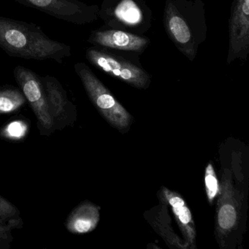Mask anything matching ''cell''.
<instances>
[{"label":"cell","instance_id":"obj_18","mask_svg":"<svg viewBox=\"0 0 249 249\" xmlns=\"http://www.w3.org/2000/svg\"><path fill=\"white\" fill-rule=\"evenodd\" d=\"M11 227L9 226H0V240H2V238L5 237L7 233L10 231Z\"/></svg>","mask_w":249,"mask_h":249},{"label":"cell","instance_id":"obj_8","mask_svg":"<svg viewBox=\"0 0 249 249\" xmlns=\"http://www.w3.org/2000/svg\"><path fill=\"white\" fill-rule=\"evenodd\" d=\"M14 75L40 124L45 129H51L53 125V118L48 104L47 95L41 77L32 70L21 65L14 68Z\"/></svg>","mask_w":249,"mask_h":249},{"label":"cell","instance_id":"obj_16","mask_svg":"<svg viewBox=\"0 0 249 249\" xmlns=\"http://www.w3.org/2000/svg\"><path fill=\"white\" fill-rule=\"evenodd\" d=\"M28 132V126L22 121H14L8 124L2 131V135L8 139H22Z\"/></svg>","mask_w":249,"mask_h":249},{"label":"cell","instance_id":"obj_3","mask_svg":"<svg viewBox=\"0 0 249 249\" xmlns=\"http://www.w3.org/2000/svg\"><path fill=\"white\" fill-rule=\"evenodd\" d=\"M140 53L94 46L86 51V59L102 72L131 87L146 89L151 75L144 69Z\"/></svg>","mask_w":249,"mask_h":249},{"label":"cell","instance_id":"obj_13","mask_svg":"<svg viewBox=\"0 0 249 249\" xmlns=\"http://www.w3.org/2000/svg\"><path fill=\"white\" fill-rule=\"evenodd\" d=\"M47 95L48 104L53 119L64 116L68 106L66 93L55 77L46 75L41 77Z\"/></svg>","mask_w":249,"mask_h":249},{"label":"cell","instance_id":"obj_12","mask_svg":"<svg viewBox=\"0 0 249 249\" xmlns=\"http://www.w3.org/2000/svg\"><path fill=\"white\" fill-rule=\"evenodd\" d=\"M100 221V208L91 202H84L71 213L67 227L74 234L91 232Z\"/></svg>","mask_w":249,"mask_h":249},{"label":"cell","instance_id":"obj_14","mask_svg":"<svg viewBox=\"0 0 249 249\" xmlns=\"http://www.w3.org/2000/svg\"><path fill=\"white\" fill-rule=\"evenodd\" d=\"M26 103L22 91L14 87L0 89V113H11Z\"/></svg>","mask_w":249,"mask_h":249},{"label":"cell","instance_id":"obj_5","mask_svg":"<svg viewBox=\"0 0 249 249\" xmlns=\"http://www.w3.org/2000/svg\"><path fill=\"white\" fill-rule=\"evenodd\" d=\"M99 18L110 28L144 36L151 29L152 11L145 0H104Z\"/></svg>","mask_w":249,"mask_h":249},{"label":"cell","instance_id":"obj_11","mask_svg":"<svg viewBox=\"0 0 249 249\" xmlns=\"http://www.w3.org/2000/svg\"><path fill=\"white\" fill-rule=\"evenodd\" d=\"M163 196L173 210L178 225L186 244L191 249H196V228L192 212L189 210L186 201L176 192L167 188H162Z\"/></svg>","mask_w":249,"mask_h":249},{"label":"cell","instance_id":"obj_7","mask_svg":"<svg viewBox=\"0 0 249 249\" xmlns=\"http://www.w3.org/2000/svg\"><path fill=\"white\" fill-rule=\"evenodd\" d=\"M215 218V236L220 244L234 231L240 221L241 196L234 188L231 174L224 169L220 184Z\"/></svg>","mask_w":249,"mask_h":249},{"label":"cell","instance_id":"obj_10","mask_svg":"<svg viewBox=\"0 0 249 249\" xmlns=\"http://www.w3.org/2000/svg\"><path fill=\"white\" fill-rule=\"evenodd\" d=\"M88 43L94 46L136 52L141 54L146 50L151 40L144 36L115 30L105 25L91 32Z\"/></svg>","mask_w":249,"mask_h":249},{"label":"cell","instance_id":"obj_2","mask_svg":"<svg viewBox=\"0 0 249 249\" xmlns=\"http://www.w3.org/2000/svg\"><path fill=\"white\" fill-rule=\"evenodd\" d=\"M202 0H166L163 23L169 38L193 62L206 40L208 26Z\"/></svg>","mask_w":249,"mask_h":249},{"label":"cell","instance_id":"obj_9","mask_svg":"<svg viewBox=\"0 0 249 249\" xmlns=\"http://www.w3.org/2000/svg\"><path fill=\"white\" fill-rule=\"evenodd\" d=\"M227 64L246 61L249 52V0H233L229 21Z\"/></svg>","mask_w":249,"mask_h":249},{"label":"cell","instance_id":"obj_15","mask_svg":"<svg viewBox=\"0 0 249 249\" xmlns=\"http://www.w3.org/2000/svg\"><path fill=\"white\" fill-rule=\"evenodd\" d=\"M205 184L208 202L210 204H212L215 198L219 195L220 184L213 166L211 163H209L205 169Z\"/></svg>","mask_w":249,"mask_h":249},{"label":"cell","instance_id":"obj_1","mask_svg":"<svg viewBox=\"0 0 249 249\" xmlns=\"http://www.w3.org/2000/svg\"><path fill=\"white\" fill-rule=\"evenodd\" d=\"M0 49L11 57L59 64L72 55L71 46L52 40L36 24L3 17H0Z\"/></svg>","mask_w":249,"mask_h":249},{"label":"cell","instance_id":"obj_6","mask_svg":"<svg viewBox=\"0 0 249 249\" xmlns=\"http://www.w3.org/2000/svg\"><path fill=\"white\" fill-rule=\"evenodd\" d=\"M29 8L77 25H87L99 18L100 7L78 0H14Z\"/></svg>","mask_w":249,"mask_h":249},{"label":"cell","instance_id":"obj_4","mask_svg":"<svg viewBox=\"0 0 249 249\" xmlns=\"http://www.w3.org/2000/svg\"><path fill=\"white\" fill-rule=\"evenodd\" d=\"M74 69L89 98L101 116L119 132H127L133 123L132 115L116 100L88 65L84 62H78L74 65Z\"/></svg>","mask_w":249,"mask_h":249},{"label":"cell","instance_id":"obj_17","mask_svg":"<svg viewBox=\"0 0 249 249\" xmlns=\"http://www.w3.org/2000/svg\"><path fill=\"white\" fill-rule=\"evenodd\" d=\"M17 210L6 199L0 196V216L9 217L15 214Z\"/></svg>","mask_w":249,"mask_h":249}]
</instances>
